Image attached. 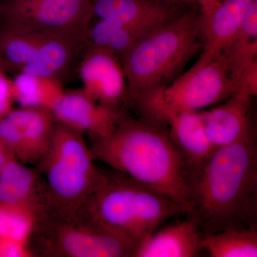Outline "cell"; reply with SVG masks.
Here are the masks:
<instances>
[{
	"label": "cell",
	"mask_w": 257,
	"mask_h": 257,
	"mask_svg": "<svg viewBox=\"0 0 257 257\" xmlns=\"http://www.w3.org/2000/svg\"><path fill=\"white\" fill-rule=\"evenodd\" d=\"M202 47V17L197 10L182 13L149 32L120 59L128 99L138 102L172 82Z\"/></svg>",
	"instance_id": "277c9868"
},
{
	"label": "cell",
	"mask_w": 257,
	"mask_h": 257,
	"mask_svg": "<svg viewBox=\"0 0 257 257\" xmlns=\"http://www.w3.org/2000/svg\"><path fill=\"white\" fill-rule=\"evenodd\" d=\"M0 204L27 206L46 214V193L37 171L16 159L4 164L0 168Z\"/></svg>",
	"instance_id": "9a60e30c"
},
{
	"label": "cell",
	"mask_w": 257,
	"mask_h": 257,
	"mask_svg": "<svg viewBox=\"0 0 257 257\" xmlns=\"http://www.w3.org/2000/svg\"><path fill=\"white\" fill-rule=\"evenodd\" d=\"M202 234L192 216L155 231L135 248V257H192L197 254Z\"/></svg>",
	"instance_id": "2e32d148"
},
{
	"label": "cell",
	"mask_w": 257,
	"mask_h": 257,
	"mask_svg": "<svg viewBox=\"0 0 257 257\" xmlns=\"http://www.w3.org/2000/svg\"><path fill=\"white\" fill-rule=\"evenodd\" d=\"M23 134L31 163L37 162L50 145L56 119L50 111L36 108H13L6 115Z\"/></svg>",
	"instance_id": "ac0fdd59"
},
{
	"label": "cell",
	"mask_w": 257,
	"mask_h": 257,
	"mask_svg": "<svg viewBox=\"0 0 257 257\" xmlns=\"http://www.w3.org/2000/svg\"><path fill=\"white\" fill-rule=\"evenodd\" d=\"M146 110L156 121L168 125L171 139L183 154L192 170L200 167L214 152L200 111H177L165 107L150 108Z\"/></svg>",
	"instance_id": "7c38bea8"
},
{
	"label": "cell",
	"mask_w": 257,
	"mask_h": 257,
	"mask_svg": "<svg viewBox=\"0 0 257 257\" xmlns=\"http://www.w3.org/2000/svg\"><path fill=\"white\" fill-rule=\"evenodd\" d=\"M85 40L58 34H45L32 60L19 72L60 79L70 67Z\"/></svg>",
	"instance_id": "e0dca14e"
},
{
	"label": "cell",
	"mask_w": 257,
	"mask_h": 257,
	"mask_svg": "<svg viewBox=\"0 0 257 257\" xmlns=\"http://www.w3.org/2000/svg\"><path fill=\"white\" fill-rule=\"evenodd\" d=\"M187 214L171 198L114 171L105 174L76 219L114 235L135 250L165 221Z\"/></svg>",
	"instance_id": "3957f363"
},
{
	"label": "cell",
	"mask_w": 257,
	"mask_h": 257,
	"mask_svg": "<svg viewBox=\"0 0 257 257\" xmlns=\"http://www.w3.org/2000/svg\"><path fill=\"white\" fill-rule=\"evenodd\" d=\"M32 234L38 236V250L47 256H133L131 245L96 226L78 219L46 214Z\"/></svg>",
	"instance_id": "52a82bcc"
},
{
	"label": "cell",
	"mask_w": 257,
	"mask_h": 257,
	"mask_svg": "<svg viewBox=\"0 0 257 257\" xmlns=\"http://www.w3.org/2000/svg\"><path fill=\"white\" fill-rule=\"evenodd\" d=\"M199 248L211 257H256V228L229 229L203 235Z\"/></svg>",
	"instance_id": "44dd1931"
},
{
	"label": "cell",
	"mask_w": 257,
	"mask_h": 257,
	"mask_svg": "<svg viewBox=\"0 0 257 257\" xmlns=\"http://www.w3.org/2000/svg\"><path fill=\"white\" fill-rule=\"evenodd\" d=\"M35 254L30 242L0 236V257H32Z\"/></svg>",
	"instance_id": "484cf974"
},
{
	"label": "cell",
	"mask_w": 257,
	"mask_h": 257,
	"mask_svg": "<svg viewBox=\"0 0 257 257\" xmlns=\"http://www.w3.org/2000/svg\"><path fill=\"white\" fill-rule=\"evenodd\" d=\"M95 160L191 211L192 170L168 132L124 115L111 135L90 138Z\"/></svg>",
	"instance_id": "7a4b0ae2"
},
{
	"label": "cell",
	"mask_w": 257,
	"mask_h": 257,
	"mask_svg": "<svg viewBox=\"0 0 257 257\" xmlns=\"http://www.w3.org/2000/svg\"><path fill=\"white\" fill-rule=\"evenodd\" d=\"M238 92L253 97L257 94V60L248 64L238 81Z\"/></svg>",
	"instance_id": "4316f807"
},
{
	"label": "cell",
	"mask_w": 257,
	"mask_h": 257,
	"mask_svg": "<svg viewBox=\"0 0 257 257\" xmlns=\"http://www.w3.org/2000/svg\"><path fill=\"white\" fill-rule=\"evenodd\" d=\"M170 4L177 5L197 4V0H162Z\"/></svg>",
	"instance_id": "1f68e13d"
},
{
	"label": "cell",
	"mask_w": 257,
	"mask_h": 257,
	"mask_svg": "<svg viewBox=\"0 0 257 257\" xmlns=\"http://www.w3.org/2000/svg\"><path fill=\"white\" fill-rule=\"evenodd\" d=\"M0 17L6 25L85 40L94 14L92 0H10Z\"/></svg>",
	"instance_id": "ba28073f"
},
{
	"label": "cell",
	"mask_w": 257,
	"mask_h": 257,
	"mask_svg": "<svg viewBox=\"0 0 257 257\" xmlns=\"http://www.w3.org/2000/svg\"><path fill=\"white\" fill-rule=\"evenodd\" d=\"M84 134L56 121L50 145L37 162L43 181L48 214L75 219L105 177L94 165Z\"/></svg>",
	"instance_id": "5b68a950"
},
{
	"label": "cell",
	"mask_w": 257,
	"mask_h": 257,
	"mask_svg": "<svg viewBox=\"0 0 257 257\" xmlns=\"http://www.w3.org/2000/svg\"><path fill=\"white\" fill-rule=\"evenodd\" d=\"M14 69H16L13 66H12L9 62L5 60L3 57H0V72L8 73V72H12Z\"/></svg>",
	"instance_id": "4dcf8cb0"
},
{
	"label": "cell",
	"mask_w": 257,
	"mask_h": 257,
	"mask_svg": "<svg viewBox=\"0 0 257 257\" xmlns=\"http://www.w3.org/2000/svg\"><path fill=\"white\" fill-rule=\"evenodd\" d=\"M251 96L236 92L229 99L200 111L206 133L214 150L253 135L250 120Z\"/></svg>",
	"instance_id": "8fae6325"
},
{
	"label": "cell",
	"mask_w": 257,
	"mask_h": 257,
	"mask_svg": "<svg viewBox=\"0 0 257 257\" xmlns=\"http://www.w3.org/2000/svg\"><path fill=\"white\" fill-rule=\"evenodd\" d=\"M223 52L227 57L238 85L243 69L257 60V0L248 10L237 35Z\"/></svg>",
	"instance_id": "7402d4cb"
},
{
	"label": "cell",
	"mask_w": 257,
	"mask_h": 257,
	"mask_svg": "<svg viewBox=\"0 0 257 257\" xmlns=\"http://www.w3.org/2000/svg\"><path fill=\"white\" fill-rule=\"evenodd\" d=\"M0 140L22 163H31L26 142L23 134L7 116L0 118Z\"/></svg>",
	"instance_id": "d4e9b609"
},
{
	"label": "cell",
	"mask_w": 257,
	"mask_h": 257,
	"mask_svg": "<svg viewBox=\"0 0 257 257\" xmlns=\"http://www.w3.org/2000/svg\"><path fill=\"white\" fill-rule=\"evenodd\" d=\"M82 89L93 100L115 111L128 99L121 60L109 51L88 47L79 67Z\"/></svg>",
	"instance_id": "9c48e42d"
},
{
	"label": "cell",
	"mask_w": 257,
	"mask_h": 257,
	"mask_svg": "<svg viewBox=\"0 0 257 257\" xmlns=\"http://www.w3.org/2000/svg\"><path fill=\"white\" fill-rule=\"evenodd\" d=\"M152 30L132 28L98 18L97 21L94 23L92 22L88 28L86 45L89 47L109 51L121 59Z\"/></svg>",
	"instance_id": "ffe728a7"
},
{
	"label": "cell",
	"mask_w": 257,
	"mask_h": 257,
	"mask_svg": "<svg viewBox=\"0 0 257 257\" xmlns=\"http://www.w3.org/2000/svg\"><path fill=\"white\" fill-rule=\"evenodd\" d=\"M222 0H197V4L199 7L202 24L205 23Z\"/></svg>",
	"instance_id": "f1b7e54d"
},
{
	"label": "cell",
	"mask_w": 257,
	"mask_h": 257,
	"mask_svg": "<svg viewBox=\"0 0 257 257\" xmlns=\"http://www.w3.org/2000/svg\"><path fill=\"white\" fill-rule=\"evenodd\" d=\"M254 0H222L202 24V52L194 65H202L224 52L237 35Z\"/></svg>",
	"instance_id": "5bb4252c"
},
{
	"label": "cell",
	"mask_w": 257,
	"mask_h": 257,
	"mask_svg": "<svg viewBox=\"0 0 257 257\" xmlns=\"http://www.w3.org/2000/svg\"><path fill=\"white\" fill-rule=\"evenodd\" d=\"M94 16L132 28L154 30L181 14L162 0H92Z\"/></svg>",
	"instance_id": "4fadbf2b"
},
{
	"label": "cell",
	"mask_w": 257,
	"mask_h": 257,
	"mask_svg": "<svg viewBox=\"0 0 257 257\" xmlns=\"http://www.w3.org/2000/svg\"><path fill=\"white\" fill-rule=\"evenodd\" d=\"M13 159L16 158L13 156V154L6 148V147L3 145V143H2L1 140H0V168H1L3 165L6 163L8 161L13 160Z\"/></svg>",
	"instance_id": "f546056e"
},
{
	"label": "cell",
	"mask_w": 257,
	"mask_h": 257,
	"mask_svg": "<svg viewBox=\"0 0 257 257\" xmlns=\"http://www.w3.org/2000/svg\"><path fill=\"white\" fill-rule=\"evenodd\" d=\"M13 97L20 107L51 111L64 94L60 79L19 72L13 79Z\"/></svg>",
	"instance_id": "d6986e66"
},
{
	"label": "cell",
	"mask_w": 257,
	"mask_h": 257,
	"mask_svg": "<svg viewBox=\"0 0 257 257\" xmlns=\"http://www.w3.org/2000/svg\"><path fill=\"white\" fill-rule=\"evenodd\" d=\"M41 216L38 211L27 206L0 204V236L30 242Z\"/></svg>",
	"instance_id": "cb8c5ba5"
},
{
	"label": "cell",
	"mask_w": 257,
	"mask_h": 257,
	"mask_svg": "<svg viewBox=\"0 0 257 257\" xmlns=\"http://www.w3.org/2000/svg\"><path fill=\"white\" fill-rule=\"evenodd\" d=\"M45 34L4 24L0 28V57L19 70L32 60Z\"/></svg>",
	"instance_id": "603a6c76"
},
{
	"label": "cell",
	"mask_w": 257,
	"mask_h": 257,
	"mask_svg": "<svg viewBox=\"0 0 257 257\" xmlns=\"http://www.w3.org/2000/svg\"><path fill=\"white\" fill-rule=\"evenodd\" d=\"M50 112L56 121L90 138L109 136L123 115L93 100L82 89L64 91Z\"/></svg>",
	"instance_id": "30bf717a"
},
{
	"label": "cell",
	"mask_w": 257,
	"mask_h": 257,
	"mask_svg": "<svg viewBox=\"0 0 257 257\" xmlns=\"http://www.w3.org/2000/svg\"><path fill=\"white\" fill-rule=\"evenodd\" d=\"M238 90L224 52L185 73L138 101L144 109L165 107L177 111H202L229 99Z\"/></svg>",
	"instance_id": "8992f818"
},
{
	"label": "cell",
	"mask_w": 257,
	"mask_h": 257,
	"mask_svg": "<svg viewBox=\"0 0 257 257\" xmlns=\"http://www.w3.org/2000/svg\"><path fill=\"white\" fill-rule=\"evenodd\" d=\"M13 79L8 73L0 72V118L6 116L13 109Z\"/></svg>",
	"instance_id": "83f0119b"
},
{
	"label": "cell",
	"mask_w": 257,
	"mask_h": 257,
	"mask_svg": "<svg viewBox=\"0 0 257 257\" xmlns=\"http://www.w3.org/2000/svg\"><path fill=\"white\" fill-rule=\"evenodd\" d=\"M202 236L256 228L257 147L254 136L216 149L192 170L191 211Z\"/></svg>",
	"instance_id": "6da1fadb"
}]
</instances>
